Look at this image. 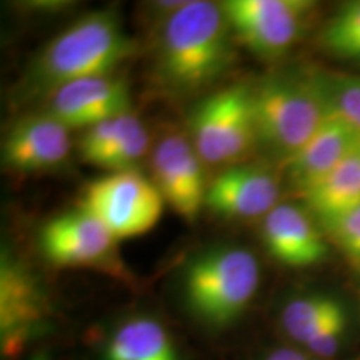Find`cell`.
<instances>
[{
  "label": "cell",
  "mask_w": 360,
  "mask_h": 360,
  "mask_svg": "<svg viewBox=\"0 0 360 360\" xmlns=\"http://www.w3.org/2000/svg\"><path fill=\"white\" fill-rule=\"evenodd\" d=\"M233 37L220 4L182 2L165 17L160 30V79L179 94L209 87L233 62Z\"/></svg>",
  "instance_id": "cell-1"
},
{
  "label": "cell",
  "mask_w": 360,
  "mask_h": 360,
  "mask_svg": "<svg viewBox=\"0 0 360 360\" xmlns=\"http://www.w3.org/2000/svg\"><path fill=\"white\" fill-rule=\"evenodd\" d=\"M257 146L289 162L330 117L322 74L272 72L252 85Z\"/></svg>",
  "instance_id": "cell-2"
},
{
  "label": "cell",
  "mask_w": 360,
  "mask_h": 360,
  "mask_svg": "<svg viewBox=\"0 0 360 360\" xmlns=\"http://www.w3.org/2000/svg\"><path fill=\"white\" fill-rule=\"evenodd\" d=\"M260 287V265L240 247H215L193 257L182 276V304L207 330H227L244 317Z\"/></svg>",
  "instance_id": "cell-3"
},
{
  "label": "cell",
  "mask_w": 360,
  "mask_h": 360,
  "mask_svg": "<svg viewBox=\"0 0 360 360\" xmlns=\"http://www.w3.org/2000/svg\"><path fill=\"white\" fill-rule=\"evenodd\" d=\"M134 51L114 11L85 13L47 44L35 60L34 77L47 87L110 75Z\"/></svg>",
  "instance_id": "cell-4"
},
{
  "label": "cell",
  "mask_w": 360,
  "mask_h": 360,
  "mask_svg": "<svg viewBox=\"0 0 360 360\" xmlns=\"http://www.w3.org/2000/svg\"><path fill=\"white\" fill-rule=\"evenodd\" d=\"M188 141L204 164H242L257 147L252 85H231L197 103L188 119Z\"/></svg>",
  "instance_id": "cell-5"
},
{
  "label": "cell",
  "mask_w": 360,
  "mask_h": 360,
  "mask_svg": "<svg viewBox=\"0 0 360 360\" xmlns=\"http://www.w3.org/2000/svg\"><path fill=\"white\" fill-rule=\"evenodd\" d=\"M164 205L155 184L135 169L94 180L82 199V209L96 215L117 240L152 231L162 217Z\"/></svg>",
  "instance_id": "cell-6"
},
{
  "label": "cell",
  "mask_w": 360,
  "mask_h": 360,
  "mask_svg": "<svg viewBox=\"0 0 360 360\" xmlns=\"http://www.w3.org/2000/svg\"><path fill=\"white\" fill-rule=\"evenodd\" d=\"M220 6L233 35L262 58L285 56L315 8L309 0H227Z\"/></svg>",
  "instance_id": "cell-7"
},
{
  "label": "cell",
  "mask_w": 360,
  "mask_h": 360,
  "mask_svg": "<svg viewBox=\"0 0 360 360\" xmlns=\"http://www.w3.org/2000/svg\"><path fill=\"white\" fill-rule=\"evenodd\" d=\"M115 242L114 233L84 209L58 215L40 232V247L53 265L98 269L125 277L124 265L115 257Z\"/></svg>",
  "instance_id": "cell-8"
},
{
  "label": "cell",
  "mask_w": 360,
  "mask_h": 360,
  "mask_svg": "<svg viewBox=\"0 0 360 360\" xmlns=\"http://www.w3.org/2000/svg\"><path fill=\"white\" fill-rule=\"evenodd\" d=\"M51 300L47 292L25 265L11 255L0 264V342L2 354H20L47 327Z\"/></svg>",
  "instance_id": "cell-9"
},
{
  "label": "cell",
  "mask_w": 360,
  "mask_h": 360,
  "mask_svg": "<svg viewBox=\"0 0 360 360\" xmlns=\"http://www.w3.org/2000/svg\"><path fill=\"white\" fill-rule=\"evenodd\" d=\"M152 182L175 214L195 220L205 205L207 186L204 162L188 137L169 134L162 137L152 154Z\"/></svg>",
  "instance_id": "cell-10"
},
{
  "label": "cell",
  "mask_w": 360,
  "mask_h": 360,
  "mask_svg": "<svg viewBox=\"0 0 360 360\" xmlns=\"http://www.w3.org/2000/svg\"><path fill=\"white\" fill-rule=\"evenodd\" d=\"M278 195L281 180L272 169L242 162L224 169L209 184L205 205L224 217H265L278 205Z\"/></svg>",
  "instance_id": "cell-11"
},
{
  "label": "cell",
  "mask_w": 360,
  "mask_h": 360,
  "mask_svg": "<svg viewBox=\"0 0 360 360\" xmlns=\"http://www.w3.org/2000/svg\"><path fill=\"white\" fill-rule=\"evenodd\" d=\"M130 112L129 87L122 79L92 77L52 90L49 114L69 129H85Z\"/></svg>",
  "instance_id": "cell-12"
},
{
  "label": "cell",
  "mask_w": 360,
  "mask_h": 360,
  "mask_svg": "<svg viewBox=\"0 0 360 360\" xmlns=\"http://www.w3.org/2000/svg\"><path fill=\"white\" fill-rule=\"evenodd\" d=\"M69 130L49 112L27 117L13 125L4 141V164L19 174H39L60 167L70 154Z\"/></svg>",
  "instance_id": "cell-13"
},
{
  "label": "cell",
  "mask_w": 360,
  "mask_h": 360,
  "mask_svg": "<svg viewBox=\"0 0 360 360\" xmlns=\"http://www.w3.org/2000/svg\"><path fill=\"white\" fill-rule=\"evenodd\" d=\"M262 233L269 254L287 267H312L327 255L326 240L302 207L278 204L264 217Z\"/></svg>",
  "instance_id": "cell-14"
},
{
  "label": "cell",
  "mask_w": 360,
  "mask_h": 360,
  "mask_svg": "<svg viewBox=\"0 0 360 360\" xmlns=\"http://www.w3.org/2000/svg\"><path fill=\"white\" fill-rule=\"evenodd\" d=\"M359 146L360 135L342 117L332 114L317 134L285 164L290 186L304 195Z\"/></svg>",
  "instance_id": "cell-15"
},
{
  "label": "cell",
  "mask_w": 360,
  "mask_h": 360,
  "mask_svg": "<svg viewBox=\"0 0 360 360\" xmlns=\"http://www.w3.org/2000/svg\"><path fill=\"white\" fill-rule=\"evenodd\" d=\"M101 360H184L172 334L159 319L129 315L109 332Z\"/></svg>",
  "instance_id": "cell-16"
},
{
  "label": "cell",
  "mask_w": 360,
  "mask_h": 360,
  "mask_svg": "<svg viewBox=\"0 0 360 360\" xmlns=\"http://www.w3.org/2000/svg\"><path fill=\"white\" fill-rule=\"evenodd\" d=\"M349 310L334 294L309 292L292 297L278 312V327L290 345L304 349L328 322Z\"/></svg>",
  "instance_id": "cell-17"
},
{
  "label": "cell",
  "mask_w": 360,
  "mask_h": 360,
  "mask_svg": "<svg viewBox=\"0 0 360 360\" xmlns=\"http://www.w3.org/2000/svg\"><path fill=\"white\" fill-rule=\"evenodd\" d=\"M302 197L322 224L360 205V146Z\"/></svg>",
  "instance_id": "cell-18"
},
{
  "label": "cell",
  "mask_w": 360,
  "mask_h": 360,
  "mask_svg": "<svg viewBox=\"0 0 360 360\" xmlns=\"http://www.w3.org/2000/svg\"><path fill=\"white\" fill-rule=\"evenodd\" d=\"M319 42L330 56L360 65V0L339 7L322 27Z\"/></svg>",
  "instance_id": "cell-19"
},
{
  "label": "cell",
  "mask_w": 360,
  "mask_h": 360,
  "mask_svg": "<svg viewBox=\"0 0 360 360\" xmlns=\"http://www.w3.org/2000/svg\"><path fill=\"white\" fill-rule=\"evenodd\" d=\"M148 142L150 141H148V134L143 124L134 114H130L119 141L97 162V167L112 170V172L134 170L139 160L146 157Z\"/></svg>",
  "instance_id": "cell-20"
},
{
  "label": "cell",
  "mask_w": 360,
  "mask_h": 360,
  "mask_svg": "<svg viewBox=\"0 0 360 360\" xmlns=\"http://www.w3.org/2000/svg\"><path fill=\"white\" fill-rule=\"evenodd\" d=\"M322 75L332 112L342 117L360 135V77Z\"/></svg>",
  "instance_id": "cell-21"
},
{
  "label": "cell",
  "mask_w": 360,
  "mask_h": 360,
  "mask_svg": "<svg viewBox=\"0 0 360 360\" xmlns=\"http://www.w3.org/2000/svg\"><path fill=\"white\" fill-rule=\"evenodd\" d=\"M352 332V315L350 310L337 315L302 349L317 360H335L344 352Z\"/></svg>",
  "instance_id": "cell-22"
},
{
  "label": "cell",
  "mask_w": 360,
  "mask_h": 360,
  "mask_svg": "<svg viewBox=\"0 0 360 360\" xmlns=\"http://www.w3.org/2000/svg\"><path fill=\"white\" fill-rule=\"evenodd\" d=\"M323 225L345 257L360 269V205Z\"/></svg>",
  "instance_id": "cell-23"
},
{
  "label": "cell",
  "mask_w": 360,
  "mask_h": 360,
  "mask_svg": "<svg viewBox=\"0 0 360 360\" xmlns=\"http://www.w3.org/2000/svg\"><path fill=\"white\" fill-rule=\"evenodd\" d=\"M259 360H317L295 345H278L260 355Z\"/></svg>",
  "instance_id": "cell-24"
}]
</instances>
